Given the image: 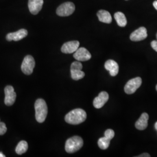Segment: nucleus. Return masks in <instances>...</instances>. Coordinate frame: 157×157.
I'll return each mask as SVG.
<instances>
[{
  "mask_svg": "<svg viewBox=\"0 0 157 157\" xmlns=\"http://www.w3.org/2000/svg\"><path fill=\"white\" fill-rule=\"evenodd\" d=\"M142 83V79L140 77L130 79L124 87V92L128 94H132L136 92Z\"/></svg>",
  "mask_w": 157,
  "mask_h": 157,
  "instance_id": "6",
  "label": "nucleus"
},
{
  "mask_svg": "<svg viewBox=\"0 0 157 157\" xmlns=\"http://www.w3.org/2000/svg\"><path fill=\"white\" fill-rule=\"evenodd\" d=\"M28 149V144L26 141H21L17 145L15 151L18 155H22L27 151Z\"/></svg>",
  "mask_w": 157,
  "mask_h": 157,
  "instance_id": "19",
  "label": "nucleus"
},
{
  "mask_svg": "<svg viewBox=\"0 0 157 157\" xmlns=\"http://www.w3.org/2000/svg\"><path fill=\"white\" fill-rule=\"evenodd\" d=\"M149 119V116L148 113L144 112L141 114L140 118L137 121L135 124L136 128L140 130H145L148 126V121Z\"/></svg>",
  "mask_w": 157,
  "mask_h": 157,
  "instance_id": "16",
  "label": "nucleus"
},
{
  "mask_svg": "<svg viewBox=\"0 0 157 157\" xmlns=\"http://www.w3.org/2000/svg\"><path fill=\"white\" fill-rule=\"evenodd\" d=\"M156 90H157V86H156Z\"/></svg>",
  "mask_w": 157,
  "mask_h": 157,
  "instance_id": "28",
  "label": "nucleus"
},
{
  "mask_svg": "<svg viewBox=\"0 0 157 157\" xmlns=\"http://www.w3.org/2000/svg\"><path fill=\"white\" fill-rule=\"evenodd\" d=\"M83 146V139L78 136L68 139L65 143V151L67 153H74L78 151Z\"/></svg>",
  "mask_w": 157,
  "mask_h": 157,
  "instance_id": "3",
  "label": "nucleus"
},
{
  "mask_svg": "<svg viewBox=\"0 0 157 157\" xmlns=\"http://www.w3.org/2000/svg\"><path fill=\"white\" fill-rule=\"evenodd\" d=\"M75 6L72 2H67L59 6L56 10V14L60 17H68L73 13Z\"/></svg>",
  "mask_w": 157,
  "mask_h": 157,
  "instance_id": "4",
  "label": "nucleus"
},
{
  "mask_svg": "<svg viewBox=\"0 0 157 157\" xmlns=\"http://www.w3.org/2000/svg\"><path fill=\"white\" fill-rule=\"evenodd\" d=\"M87 114L86 111L80 108L75 109L67 113L65 117V120L67 124H78L86 121Z\"/></svg>",
  "mask_w": 157,
  "mask_h": 157,
  "instance_id": "1",
  "label": "nucleus"
},
{
  "mask_svg": "<svg viewBox=\"0 0 157 157\" xmlns=\"http://www.w3.org/2000/svg\"><path fill=\"white\" fill-rule=\"evenodd\" d=\"M97 15L99 21L105 23H111L112 22V17L110 13L105 10H100L97 12Z\"/></svg>",
  "mask_w": 157,
  "mask_h": 157,
  "instance_id": "17",
  "label": "nucleus"
},
{
  "mask_svg": "<svg viewBox=\"0 0 157 157\" xmlns=\"http://www.w3.org/2000/svg\"><path fill=\"white\" fill-rule=\"evenodd\" d=\"M155 129L157 130V122L155 124Z\"/></svg>",
  "mask_w": 157,
  "mask_h": 157,
  "instance_id": "27",
  "label": "nucleus"
},
{
  "mask_svg": "<svg viewBox=\"0 0 157 157\" xmlns=\"http://www.w3.org/2000/svg\"><path fill=\"white\" fill-rule=\"evenodd\" d=\"M105 68L109 71L111 76H115L119 72V65L118 63L112 59H109L105 63Z\"/></svg>",
  "mask_w": 157,
  "mask_h": 157,
  "instance_id": "15",
  "label": "nucleus"
},
{
  "mask_svg": "<svg viewBox=\"0 0 157 157\" xmlns=\"http://www.w3.org/2000/svg\"><path fill=\"white\" fill-rule=\"evenodd\" d=\"M147 37V31L146 28L140 27L130 34V39L133 41H139L146 39Z\"/></svg>",
  "mask_w": 157,
  "mask_h": 157,
  "instance_id": "10",
  "label": "nucleus"
},
{
  "mask_svg": "<svg viewBox=\"0 0 157 157\" xmlns=\"http://www.w3.org/2000/svg\"><path fill=\"white\" fill-rule=\"evenodd\" d=\"M110 140L105 136L101 137L98 141V145L101 150H106L110 144Z\"/></svg>",
  "mask_w": 157,
  "mask_h": 157,
  "instance_id": "20",
  "label": "nucleus"
},
{
  "mask_svg": "<svg viewBox=\"0 0 157 157\" xmlns=\"http://www.w3.org/2000/svg\"><path fill=\"white\" fill-rule=\"evenodd\" d=\"M73 57L77 61L82 62L89 61L91 58V55L86 48L84 47L78 48L73 54Z\"/></svg>",
  "mask_w": 157,
  "mask_h": 157,
  "instance_id": "9",
  "label": "nucleus"
},
{
  "mask_svg": "<svg viewBox=\"0 0 157 157\" xmlns=\"http://www.w3.org/2000/svg\"><path fill=\"white\" fill-rule=\"evenodd\" d=\"M34 108L36 121L39 123L45 121L48 113V107L45 101L42 98H39L35 102Z\"/></svg>",
  "mask_w": 157,
  "mask_h": 157,
  "instance_id": "2",
  "label": "nucleus"
},
{
  "mask_svg": "<svg viewBox=\"0 0 157 157\" xmlns=\"http://www.w3.org/2000/svg\"><path fill=\"white\" fill-rule=\"evenodd\" d=\"M5 104L7 106H11L16 100L17 94L14 91L13 87L11 86H6L5 89Z\"/></svg>",
  "mask_w": 157,
  "mask_h": 157,
  "instance_id": "8",
  "label": "nucleus"
},
{
  "mask_svg": "<svg viewBox=\"0 0 157 157\" xmlns=\"http://www.w3.org/2000/svg\"><path fill=\"white\" fill-rule=\"evenodd\" d=\"M43 3V0H29V11L33 15H37L41 10Z\"/></svg>",
  "mask_w": 157,
  "mask_h": 157,
  "instance_id": "13",
  "label": "nucleus"
},
{
  "mask_svg": "<svg viewBox=\"0 0 157 157\" xmlns=\"http://www.w3.org/2000/svg\"><path fill=\"white\" fill-rule=\"evenodd\" d=\"M153 6H154V8L157 10V1H155L153 2Z\"/></svg>",
  "mask_w": 157,
  "mask_h": 157,
  "instance_id": "25",
  "label": "nucleus"
},
{
  "mask_svg": "<svg viewBox=\"0 0 157 157\" xmlns=\"http://www.w3.org/2000/svg\"><path fill=\"white\" fill-rule=\"evenodd\" d=\"M105 137H107V139H109L110 140L112 139L115 136V132L112 129H107L105 132Z\"/></svg>",
  "mask_w": 157,
  "mask_h": 157,
  "instance_id": "21",
  "label": "nucleus"
},
{
  "mask_svg": "<svg viewBox=\"0 0 157 157\" xmlns=\"http://www.w3.org/2000/svg\"><path fill=\"white\" fill-rule=\"evenodd\" d=\"M114 17L115 21L118 23V26L120 27H124L127 25V19L125 17L124 14L121 12H116L114 14Z\"/></svg>",
  "mask_w": 157,
  "mask_h": 157,
  "instance_id": "18",
  "label": "nucleus"
},
{
  "mask_svg": "<svg viewBox=\"0 0 157 157\" xmlns=\"http://www.w3.org/2000/svg\"><path fill=\"white\" fill-rule=\"evenodd\" d=\"M28 32L26 29H22L15 32L8 34L6 35V39L9 41H11L12 40L15 41H17L26 37L28 36Z\"/></svg>",
  "mask_w": 157,
  "mask_h": 157,
  "instance_id": "11",
  "label": "nucleus"
},
{
  "mask_svg": "<svg viewBox=\"0 0 157 157\" xmlns=\"http://www.w3.org/2000/svg\"><path fill=\"white\" fill-rule=\"evenodd\" d=\"M151 45L152 48L156 52H157V40H153L152 41H151Z\"/></svg>",
  "mask_w": 157,
  "mask_h": 157,
  "instance_id": "23",
  "label": "nucleus"
},
{
  "mask_svg": "<svg viewBox=\"0 0 157 157\" xmlns=\"http://www.w3.org/2000/svg\"><path fill=\"white\" fill-rule=\"evenodd\" d=\"M109 99V95L106 91H102L95 97L93 101V105L97 109H100L103 107Z\"/></svg>",
  "mask_w": 157,
  "mask_h": 157,
  "instance_id": "12",
  "label": "nucleus"
},
{
  "mask_svg": "<svg viewBox=\"0 0 157 157\" xmlns=\"http://www.w3.org/2000/svg\"><path fill=\"white\" fill-rule=\"evenodd\" d=\"M6 155H4L1 152H0V157H5Z\"/></svg>",
  "mask_w": 157,
  "mask_h": 157,
  "instance_id": "26",
  "label": "nucleus"
},
{
  "mask_svg": "<svg viewBox=\"0 0 157 157\" xmlns=\"http://www.w3.org/2000/svg\"><path fill=\"white\" fill-rule=\"evenodd\" d=\"M83 68V65L80 61H75L71 64V77L75 80H78L80 79L83 78L85 76V73L82 69Z\"/></svg>",
  "mask_w": 157,
  "mask_h": 157,
  "instance_id": "7",
  "label": "nucleus"
},
{
  "mask_svg": "<svg viewBox=\"0 0 157 157\" xmlns=\"http://www.w3.org/2000/svg\"><path fill=\"white\" fill-rule=\"evenodd\" d=\"M7 130L6 124L0 121V135H4Z\"/></svg>",
  "mask_w": 157,
  "mask_h": 157,
  "instance_id": "22",
  "label": "nucleus"
},
{
  "mask_svg": "<svg viewBox=\"0 0 157 157\" xmlns=\"http://www.w3.org/2000/svg\"><path fill=\"white\" fill-rule=\"evenodd\" d=\"M79 44L78 41H68L62 45L61 51L65 54H72L78 49Z\"/></svg>",
  "mask_w": 157,
  "mask_h": 157,
  "instance_id": "14",
  "label": "nucleus"
},
{
  "mask_svg": "<svg viewBox=\"0 0 157 157\" xmlns=\"http://www.w3.org/2000/svg\"><path fill=\"white\" fill-rule=\"evenodd\" d=\"M35 64L36 63L33 57L31 56H26L24 58L21 65L23 73L26 75H31L33 72Z\"/></svg>",
  "mask_w": 157,
  "mask_h": 157,
  "instance_id": "5",
  "label": "nucleus"
},
{
  "mask_svg": "<svg viewBox=\"0 0 157 157\" xmlns=\"http://www.w3.org/2000/svg\"></svg>",
  "mask_w": 157,
  "mask_h": 157,
  "instance_id": "29",
  "label": "nucleus"
},
{
  "mask_svg": "<svg viewBox=\"0 0 157 157\" xmlns=\"http://www.w3.org/2000/svg\"><path fill=\"white\" fill-rule=\"evenodd\" d=\"M137 157H150V155L148 153H143L142 154H141L139 156H137Z\"/></svg>",
  "mask_w": 157,
  "mask_h": 157,
  "instance_id": "24",
  "label": "nucleus"
}]
</instances>
